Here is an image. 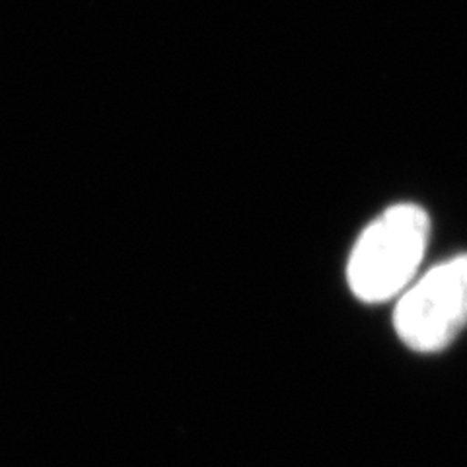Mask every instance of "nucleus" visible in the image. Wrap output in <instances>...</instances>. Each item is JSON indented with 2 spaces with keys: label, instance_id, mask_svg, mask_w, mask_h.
Masks as SVG:
<instances>
[{
  "label": "nucleus",
  "instance_id": "f03ea898",
  "mask_svg": "<svg viewBox=\"0 0 467 467\" xmlns=\"http://www.w3.org/2000/svg\"><path fill=\"white\" fill-rule=\"evenodd\" d=\"M393 326L417 353H438L467 326V254L448 259L409 285L396 306Z\"/></svg>",
  "mask_w": 467,
  "mask_h": 467
},
{
  "label": "nucleus",
  "instance_id": "f257e3e1",
  "mask_svg": "<svg viewBox=\"0 0 467 467\" xmlns=\"http://www.w3.org/2000/svg\"><path fill=\"white\" fill-rule=\"evenodd\" d=\"M431 236V218L413 202L393 204L362 232L348 257L353 295L368 304L396 298L411 285Z\"/></svg>",
  "mask_w": 467,
  "mask_h": 467
}]
</instances>
